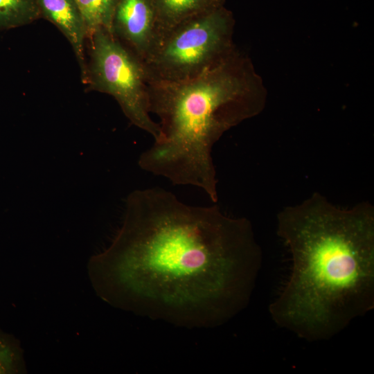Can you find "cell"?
Masks as SVG:
<instances>
[{"instance_id": "1", "label": "cell", "mask_w": 374, "mask_h": 374, "mask_svg": "<svg viewBox=\"0 0 374 374\" xmlns=\"http://www.w3.org/2000/svg\"><path fill=\"white\" fill-rule=\"evenodd\" d=\"M121 228L88 268L117 308L186 327H215L248 305L262 253L251 222L191 206L160 187L126 199Z\"/></svg>"}, {"instance_id": "2", "label": "cell", "mask_w": 374, "mask_h": 374, "mask_svg": "<svg viewBox=\"0 0 374 374\" xmlns=\"http://www.w3.org/2000/svg\"><path fill=\"white\" fill-rule=\"evenodd\" d=\"M292 258L272 320L309 342L328 340L374 308V208H345L314 193L277 215Z\"/></svg>"}, {"instance_id": "3", "label": "cell", "mask_w": 374, "mask_h": 374, "mask_svg": "<svg viewBox=\"0 0 374 374\" xmlns=\"http://www.w3.org/2000/svg\"><path fill=\"white\" fill-rule=\"evenodd\" d=\"M149 110L160 136L140 156L141 169L218 200L212 150L231 127L259 114L265 93L249 60L235 50L217 65L177 82H149Z\"/></svg>"}, {"instance_id": "4", "label": "cell", "mask_w": 374, "mask_h": 374, "mask_svg": "<svg viewBox=\"0 0 374 374\" xmlns=\"http://www.w3.org/2000/svg\"><path fill=\"white\" fill-rule=\"evenodd\" d=\"M233 28L232 15L223 6L177 24L144 61L149 82L187 80L217 65L236 50Z\"/></svg>"}, {"instance_id": "5", "label": "cell", "mask_w": 374, "mask_h": 374, "mask_svg": "<svg viewBox=\"0 0 374 374\" xmlns=\"http://www.w3.org/2000/svg\"><path fill=\"white\" fill-rule=\"evenodd\" d=\"M89 37L87 81L92 89L112 96L133 125L157 140L160 126L150 116L144 62L104 27Z\"/></svg>"}, {"instance_id": "6", "label": "cell", "mask_w": 374, "mask_h": 374, "mask_svg": "<svg viewBox=\"0 0 374 374\" xmlns=\"http://www.w3.org/2000/svg\"><path fill=\"white\" fill-rule=\"evenodd\" d=\"M110 33L144 62L159 39L155 0H117Z\"/></svg>"}, {"instance_id": "7", "label": "cell", "mask_w": 374, "mask_h": 374, "mask_svg": "<svg viewBox=\"0 0 374 374\" xmlns=\"http://www.w3.org/2000/svg\"><path fill=\"white\" fill-rule=\"evenodd\" d=\"M40 14L53 23L71 44L79 62L82 77L87 80L84 42L87 28L75 0H37Z\"/></svg>"}, {"instance_id": "8", "label": "cell", "mask_w": 374, "mask_h": 374, "mask_svg": "<svg viewBox=\"0 0 374 374\" xmlns=\"http://www.w3.org/2000/svg\"><path fill=\"white\" fill-rule=\"evenodd\" d=\"M155 4L160 39L166 32L181 21L222 6V0H155Z\"/></svg>"}, {"instance_id": "9", "label": "cell", "mask_w": 374, "mask_h": 374, "mask_svg": "<svg viewBox=\"0 0 374 374\" xmlns=\"http://www.w3.org/2000/svg\"><path fill=\"white\" fill-rule=\"evenodd\" d=\"M39 15L37 0H0V30L27 25Z\"/></svg>"}, {"instance_id": "10", "label": "cell", "mask_w": 374, "mask_h": 374, "mask_svg": "<svg viewBox=\"0 0 374 374\" xmlns=\"http://www.w3.org/2000/svg\"><path fill=\"white\" fill-rule=\"evenodd\" d=\"M26 372L23 350L19 341L0 330V374Z\"/></svg>"}, {"instance_id": "11", "label": "cell", "mask_w": 374, "mask_h": 374, "mask_svg": "<svg viewBox=\"0 0 374 374\" xmlns=\"http://www.w3.org/2000/svg\"><path fill=\"white\" fill-rule=\"evenodd\" d=\"M83 18L87 36L104 27L110 32L111 15L105 0H75Z\"/></svg>"}, {"instance_id": "12", "label": "cell", "mask_w": 374, "mask_h": 374, "mask_svg": "<svg viewBox=\"0 0 374 374\" xmlns=\"http://www.w3.org/2000/svg\"><path fill=\"white\" fill-rule=\"evenodd\" d=\"M116 1L117 0H105L108 11L111 15V18L112 17L113 10H114L115 4L116 3Z\"/></svg>"}]
</instances>
